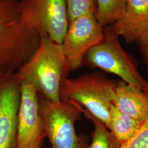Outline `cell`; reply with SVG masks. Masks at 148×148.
Wrapping results in <instances>:
<instances>
[{
    "label": "cell",
    "instance_id": "cell-1",
    "mask_svg": "<svg viewBox=\"0 0 148 148\" xmlns=\"http://www.w3.org/2000/svg\"><path fill=\"white\" fill-rule=\"evenodd\" d=\"M48 101H61V85L69 72L62 44L42 37L31 58L16 72Z\"/></svg>",
    "mask_w": 148,
    "mask_h": 148
},
{
    "label": "cell",
    "instance_id": "cell-2",
    "mask_svg": "<svg viewBox=\"0 0 148 148\" xmlns=\"http://www.w3.org/2000/svg\"><path fill=\"white\" fill-rule=\"evenodd\" d=\"M40 39L23 24L18 0H0V73H16L31 58Z\"/></svg>",
    "mask_w": 148,
    "mask_h": 148
},
{
    "label": "cell",
    "instance_id": "cell-3",
    "mask_svg": "<svg viewBox=\"0 0 148 148\" xmlns=\"http://www.w3.org/2000/svg\"><path fill=\"white\" fill-rule=\"evenodd\" d=\"M117 80L109 79L101 71L66 78L61 85V101L85 110L101 121L108 128L110 108L115 99Z\"/></svg>",
    "mask_w": 148,
    "mask_h": 148
},
{
    "label": "cell",
    "instance_id": "cell-4",
    "mask_svg": "<svg viewBox=\"0 0 148 148\" xmlns=\"http://www.w3.org/2000/svg\"><path fill=\"white\" fill-rule=\"evenodd\" d=\"M83 66L114 74L141 90L148 83L138 71L137 59L122 47L120 37L111 25L104 29V36L101 42L86 53Z\"/></svg>",
    "mask_w": 148,
    "mask_h": 148
},
{
    "label": "cell",
    "instance_id": "cell-5",
    "mask_svg": "<svg viewBox=\"0 0 148 148\" xmlns=\"http://www.w3.org/2000/svg\"><path fill=\"white\" fill-rule=\"evenodd\" d=\"M39 110L45 137L52 148H88L89 138L77 135L75 123L81 118L79 108L64 101L54 103L39 98Z\"/></svg>",
    "mask_w": 148,
    "mask_h": 148
},
{
    "label": "cell",
    "instance_id": "cell-6",
    "mask_svg": "<svg viewBox=\"0 0 148 148\" xmlns=\"http://www.w3.org/2000/svg\"><path fill=\"white\" fill-rule=\"evenodd\" d=\"M21 21L40 38L62 44L69 27L65 0H18Z\"/></svg>",
    "mask_w": 148,
    "mask_h": 148
},
{
    "label": "cell",
    "instance_id": "cell-7",
    "mask_svg": "<svg viewBox=\"0 0 148 148\" xmlns=\"http://www.w3.org/2000/svg\"><path fill=\"white\" fill-rule=\"evenodd\" d=\"M104 36V28L97 21L95 14L79 16L69 23L62 46L69 73L83 66L88 51Z\"/></svg>",
    "mask_w": 148,
    "mask_h": 148
},
{
    "label": "cell",
    "instance_id": "cell-8",
    "mask_svg": "<svg viewBox=\"0 0 148 148\" xmlns=\"http://www.w3.org/2000/svg\"><path fill=\"white\" fill-rule=\"evenodd\" d=\"M38 94L32 85L21 79L18 115V148H41L46 138L40 114Z\"/></svg>",
    "mask_w": 148,
    "mask_h": 148
},
{
    "label": "cell",
    "instance_id": "cell-9",
    "mask_svg": "<svg viewBox=\"0 0 148 148\" xmlns=\"http://www.w3.org/2000/svg\"><path fill=\"white\" fill-rule=\"evenodd\" d=\"M21 79L0 73V148H18V115Z\"/></svg>",
    "mask_w": 148,
    "mask_h": 148
},
{
    "label": "cell",
    "instance_id": "cell-10",
    "mask_svg": "<svg viewBox=\"0 0 148 148\" xmlns=\"http://www.w3.org/2000/svg\"><path fill=\"white\" fill-rule=\"evenodd\" d=\"M111 26L126 42H137L148 34V0H127L125 16Z\"/></svg>",
    "mask_w": 148,
    "mask_h": 148
},
{
    "label": "cell",
    "instance_id": "cell-11",
    "mask_svg": "<svg viewBox=\"0 0 148 148\" xmlns=\"http://www.w3.org/2000/svg\"><path fill=\"white\" fill-rule=\"evenodd\" d=\"M113 105L122 113L138 121L148 119V97L143 90L117 79Z\"/></svg>",
    "mask_w": 148,
    "mask_h": 148
},
{
    "label": "cell",
    "instance_id": "cell-12",
    "mask_svg": "<svg viewBox=\"0 0 148 148\" xmlns=\"http://www.w3.org/2000/svg\"><path fill=\"white\" fill-rule=\"evenodd\" d=\"M109 116L108 129L122 144L132 139L144 123L122 113L113 104L110 108Z\"/></svg>",
    "mask_w": 148,
    "mask_h": 148
},
{
    "label": "cell",
    "instance_id": "cell-13",
    "mask_svg": "<svg viewBox=\"0 0 148 148\" xmlns=\"http://www.w3.org/2000/svg\"><path fill=\"white\" fill-rule=\"evenodd\" d=\"M97 21L104 29L114 25L125 16L127 0H95Z\"/></svg>",
    "mask_w": 148,
    "mask_h": 148
},
{
    "label": "cell",
    "instance_id": "cell-14",
    "mask_svg": "<svg viewBox=\"0 0 148 148\" xmlns=\"http://www.w3.org/2000/svg\"><path fill=\"white\" fill-rule=\"evenodd\" d=\"M85 117L92 122L94 130L88 148H122V144L106 127L103 123L85 110H81Z\"/></svg>",
    "mask_w": 148,
    "mask_h": 148
},
{
    "label": "cell",
    "instance_id": "cell-15",
    "mask_svg": "<svg viewBox=\"0 0 148 148\" xmlns=\"http://www.w3.org/2000/svg\"><path fill=\"white\" fill-rule=\"evenodd\" d=\"M69 23L81 16L95 14V0H65Z\"/></svg>",
    "mask_w": 148,
    "mask_h": 148
},
{
    "label": "cell",
    "instance_id": "cell-16",
    "mask_svg": "<svg viewBox=\"0 0 148 148\" xmlns=\"http://www.w3.org/2000/svg\"><path fill=\"white\" fill-rule=\"evenodd\" d=\"M141 54L143 62L148 70V34L136 43Z\"/></svg>",
    "mask_w": 148,
    "mask_h": 148
}]
</instances>
